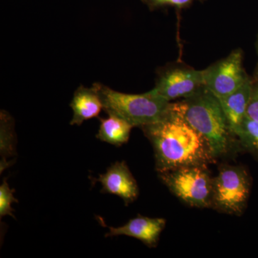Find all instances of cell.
I'll list each match as a JSON object with an SVG mask.
<instances>
[{"label":"cell","instance_id":"6da1fadb","mask_svg":"<svg viewBox=\"0 0 258 258\" xmlns=\"http://www.w3.org/2000/svg\"><path fill=\"white\" fill-rule=\"evenodd\" d=\"M154 151L159 173L191 166H206L215 158L211 147L198 133L171 108L160 119L141 127Z\"/></svg>","mask_w":258,"mask_h":258},{"label":"cell","instance_id":"7a4b0ae2","mask_svg":"<svg viewBox=\"0 0 258 258\" xmlns=\"http://www.w3.org/2000/svg\"><path fill=\"white\" fill-rule=\"evenodd\" d=\"M171 107L208 141L215 159L227 152L232 134L220 101L205 86Z\"/></svg>","mask_w":258,"mask_h":258},{"label":"cell","instance_id":"3957f363","mask_svg":"<svg viewBox=\"0 0 258 258\" xmlns=\"http://www.w3.org/2000/svg\"><path fill=\"white\" fill-rule=\"evenodd\" d=\"M103 108L108 114L120 117L133 126L142 127L160 119L169 111L171 102L154 90L142 94H128L95 83Z\"/></svg>","mask_w":258,"mask_h":258},{"label":"cell","instance_id":"277c9868","mask_svg":"<svg viewBox=\"0 0 258 258\" xmlns=\"http://www.w3.org/2000/svg\"><path fill=\"white\" fill-rule=\"evenodd\" d=\"M161 181L175 196L195 208L212 207L213 179L206 166H191L159 173Z\"/></svg>","mask_w":258,"mask_h":258},{"label":"cell","instance_id":"5b68a950","mask_svg":"<svg viewBox=\"0 0 258 258\" xmlns=\"http://www.w3.org/2000/svg\"><path fill=\"white\" fill-rule=\"evenodd\" d=\"M250 190L248 174L238 166H225L213 179L212 207L217 210L240 215L243 212Z\"/></svg>","mask_w":258,"mask_h":258},{"label":"cell","instance_id":"8992f818","mask_svg":"<svg viewBox=\"0 0 258 258\" xmlns=\"http://www.w3.org/2000/svg\"><path fill=\"white\" fill-rule=\"evenodd\" d=\"M204 86V70L198 71L186 64H174L159 69L153 90L171 102L192 96Z\"/></svg>","mask_w":258,"mask_h":258},{"label":"cell","instance_id":"52a82bcc","mask_svg":"<svg viewBox=\"0 0 258 258\" xmlns=\"http://www.w3.org/2000/svg\"><path fill=\"white\" fill-rule=\"evenodd\" d=\"M205 86L217 98L237 91L249 79L242 66L240 49L204 70Z\"/></svg>","mask_w":258,"mask_h":258},{"label":"cell","instance_id":"ba28073f","mask_svg":"<svg viewBox=\"0 0 258 258\" xmlns=\"http://www.w3.org/2000/svg\"><path fill=\"white\" fill-rule=\"evenodd\" d=\"M97 181L102 185L101 192L116 195L125 205L138 198V185L125 161L112 164L105 174H100Z\"/></svg>","mask_w":258,"mask_h":258},{"label":"cell","instance_id":"9c48e42d","mask_svg":"<svg viewBox=\"0 0 258 258\" xmlns=\"http://www.w3.org/2000/svg\"><path fill=\"white\" fill-rule=\"evenodd\" d=\"M166 225L163 218L138 216L118 227H109L106 237L125 235L142 241L149 247H155Z\"/></svg>","mask_w":258,"mask_h":258},{"label":"cell","instance_id":"30bf717a","mask_svg":"<svg viewBox=\"0 0 258 258\" xmlns=\"http://www.w3.org/2000/svg\"><path fill=\"white\" fill-rule=\"evenodd\" d=\"M252 87L253 82L249 78L237 91L223 98H217L225 113L226 120L232 135H235L246 116Z\"/></svg>","mask_w":258,"mask_h":258},{"label":"cell","instance_id":"8fae6325","mask_svg":"<svg viewBox=\"0 0 258 258\" xmlns=\"http://www.w3.org/2000/svg\"><path fill=\"white\" fill-rule=\"evenodd\" d=\"M71 107L74 111L71 125H81L86 120L98 117L103 108L96 86H79L74 92Z\"/></svg>","mask_w":258,"mask_h":258},{"label":"cell","instance_id":"7c38bea8","mask_svg":"<svg viewBox=\"0 0 258 258\" xmlns=\"http://www.w3.org/2000/svg\"><path fill=\"white\" fill-rule=\"evenodd\" d=\"M99 130L96 138L100 141L120 147L128 142L133 125L126 120L113 115L108 118H100Z\"/></svg>","mask_w":258,"mask_h":258},{"label":"cell","instance_id":"4fadbf2b","mask_svg":"<svg viewBox=\"0 0 258 258\" xmlns=\"http://www.w3.org/2000/svg\"><path fill=\"white\" fill-rule=\"evenodd\" d=\"M0 129L2 172L5 168L9 166V162L6 161V157H11L14 155L15 153L14 121L11 115L5 111H2L0 115Z\"/></svg>","mask_w":258,"mask_h":258},{"label":"cell","instance_id":"5bb4252c","mask_svg":"<svg viewBox=\"0 0 258 258\" xmlns=\"http://www.w3.org/2000/svg\"><path fill=\"white\" fill-rule=\"evenodd\" d=\"M244 148L258 157V121L246 115L235 133Z\"/></svg>","mask_w":258,"mask_h":258},{"label":"cell","instance_id":"9a60e30c","mask_svg":"<svg viewBox=\"0 0 258 258\" xmlns=\"http://www.w3.org/2000/svg\"><path fill=\"white\" fill-rule=\"evenodd\" d=\"M18 203V200L14 196V190L10 188L9 184L4 180L3 184L0 186V217H2L9 215L13 216V208L12 204Z\"/></svg>","mask_w":258,"mask_h":258},{"label":"cell","instance_id":"2e32d148","mask_svg":"<svg viewBox=\"0 0 258 258\" xmlns=\"http://www.w3.org/2000/svg\"><path fill=\"white\" fill-rule=\"evenodd\" d=\"M142 1L153 10L166 6L174 7L179 9H183L190 6L195 2L204 1V0H142Z\"/></svg>","mask_w":258,"mask_h":258},{"label":"cell","instance_id":"e0dca14e","mask_svg":"<svg viewBox=\"0 0 258 258\" xmlns=\"http://www.w3.org/2000/svg\"><path fill=\"white\" fill-rule=\"evenodd\" d=\"M246 115L251 119L258 121V83H253L252 94Z\"/></svg>","mask_w":258,"mask_h":258},{"label":"cell","instance_id":"ac0fdd59","mask_svg":"<svg viewBox=\"0 0 258 258\" xmlns=\"http://www.w3.org/2000/svg\"><path fill=\"white\" fill-rule=\"evenodd\" d=\"M257 76H258V71H257Z\"/></svg>","mask_w":258,"mask_h":258},{"label":"cell","instance_id":"d6986e66","mask_svg":"<svg viewBox=\"0 0 258 258\" xmlns=\"http://www.w3.org/2000/svg\"><path fill=\"white\" fill-rule=\"evenodd\" d=\"M257 47H258V45H257Z\"/></svg>","mask_w":258,"mask_h":258}]
</instances>
